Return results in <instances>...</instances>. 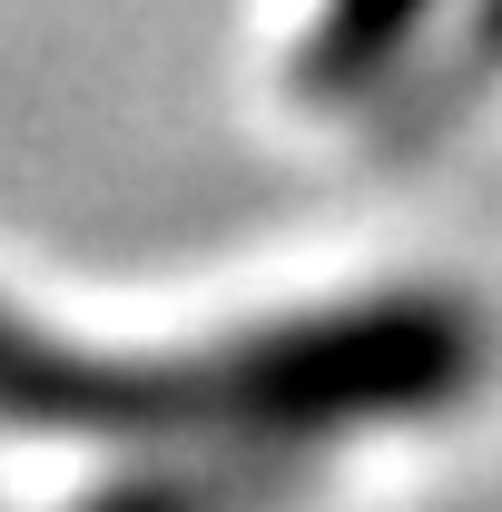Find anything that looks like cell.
Returning a JSON list of instances; mask_svg holds the SVG:
<instances>
[{
    "label": "cell",
    "instance_id": "6da1fadb",
    "mask_svg": "<svg viewBox=\"0 0 502 512\" xmlns=\"http://www.w3.org/2000/svg\"><path fill=\"white\" fill-rule=\"evenodd\" d=\"M493 316L473 286H375L237 325L197 355L207 444H345L365 424H434L493 384Z\"/></svg>",
    "mask_w": 502,
    "mask_h": 512
},
{
    "label": "cell",
    "instance_id": "7a4b0ae2",
    "mask_svg": "<svg viewBox=\"0 0 502 512\" xmlns=\"http://www.w3.org/2000/svg\"><path fill=\"white\" fill-rule=\"evenodd\" d=\"M0 434L50 444H197L188 355H99L0 306Z\"/></svg>",
    "mask_w": 502,
    "mask_h": 512
},
{
    "label": "cell",
    "instance_id": "3957f363",
    "mask_svg": "<svg viewBox=\"0 0 502 512\" xmlns=\"http://www.w3.org/2000/svg\"><path fill=\"white\" fill-rule=\"evenodd\" d=\"M325 483L306 444H148L138 463L99 473L69 512H296Z\"/></svg>",
    "mask_w": 502,
    "mask_h": 512
},
{
    "label": "cell",
    "instance_id": "277c9868",
    "mask_svg": "<svg viewBox=\"0 0 502 512\" xmlns=\"http://www.w3.org/2000/svg\"><path fill=\"white\" fill-rule=\"evenodd\" d=\"M434 10L443 0H315L306 40H296V60H286V89H296L306 109H345V99L384 89L394 69L414 60V40H424Z\"/></svg>",
    "mask_w": 502,
    "mask_h": 512
},
{
    "label": "cell",
    "instance_id": "5b68a950",
    "mask_svg": "<svg viewBox=\"0 0 502 512\" xmlns=\"http://www.w3.org/2000/svg\"><path fill=\"white\" fill-rule=\"evenodd\" d=\"M384 89H394V109H384V148H394V158H414V148H434L453 119H473L502 89V0H473L463 30H453V50L404 60Z\"/></svg>",
    "mask_w": 502,
    "mask_h": 512
}]
</instances>
